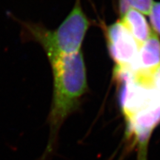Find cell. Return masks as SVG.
Instances as JSON below:
<instances>
[{"label": "cell", "mask_w": 160, "mask_h": 160, "mask_svg": "<svg viewBox=\"0 0 160 160\" xmlns=\"http://www.w3.org/2000/svg\"><path fill=\"white\" fill-rule=\"evenodd\" d=\"M53 76V96L49 123L51 137L42 160L53 151L60 126L77 109L80 99L88 89L86 68L82 51L51 60Z\"/></svg>", "instance_id": "obj_1"}, {"label": "cell", "mask_w": 160, "mask_h": 160, "mask_svg": "<svg viewBox=\"0 0 160 160\" xmlns=\"http://www.w3.org/2000/svg\"><path fill=\"white\" fill-rule=\"evenodd\" d=\"M90 22L82 11L80 0L57 29L53 31L33 28V35L41 43L50 61L81 51Z\"/></svg>", "instance_id": "obj_2"}, {"label": "cell", "mask_w": 160, "mask_h": 160, "mask_svg": "<svg viewBox=\"0 0 160 160\" xmlns=\"http://www.w3.org/2000/svg\"><path fill=\"white\" fill-rule=\"evenodd\" d=\"M108 47L117 68L133 71L139 47L134 38L120 22L113 23L106 29Z\"/></svg>", "instance_id": "obj_3"}, {"label": "cell", "mask_w": 160, "mask_h": 160, "mask_svg": "<svg viewBox=\"0 0 160 160\" xmlns=\"http://www.w3.org/2000/svg\"><path fill=\"white\" fill-rule=\"evenodd\" d=\"M160 66V39L154 31L139 48V54L133 67L136 70H150Z\"/></svg>", "instance_id": "obj_4"}, {"label": "cell", "mask_w": 160, "mask_h": 160, "mask_svg": "<svg viewBox=\"0 0 160 160\" xmlns=\"http://www.w3.org/2000/svg\"><path fill=\"white\" fill-rule=\"evenodd\" d=\"M122 24L140 48L149 37L151 30L145 17L142 13L133 8H129L121 17Z\"/></svg>", "instance_id": "obj_5"}, {"label": "cell", "mask_w": 160, "mask_h": 160, "mask_svg": "<svg viewBox=\"0 0 160 160\" xmlns=\"http://www.w3.org/2000/svg\"><path fill=\"white\" fill-rule=\"evenodd\" d=\"M155 2L153 0H119V11L121 17L129 8H133L142 14L149 15Z\"/></svg>", "instance_id": "obj_6"}, {"label": "cell", "mask_w": 160, "mask_h": 160, "mask_svg": "<svg viewBox=\"0 0 160 160\" xmlns=\"http://www.w3.org/2000/svg\"><path fill=\"white\" fill-rule=\"evenodd\" d=\"M149 16L154 31L160 35V2H154Z\"/></svg>", "instance_id": "obj_7"}]
</instances>
